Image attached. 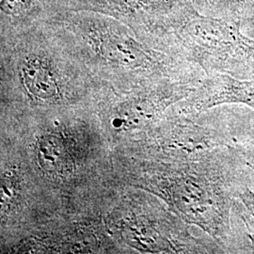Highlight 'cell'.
Instances as JSON below:
<instances>
[{
  "mask_svg": "<svg viewBox=\"0 0 254 254\" xmlns=\"http://www.w3.org/2000/svg\"><path fill=\"white\" fill-rule=\"evenodd\" d=\"M71 0H0L1 27H26L69 10Z\"/></svg>",
  "mask_w": 254,
  "mask_h": 254,
  "instance_id": "3",
  "label": "cell"
},
{
  "mask_svg": "<svg viewBox=\"0 0 254 254\" xmlns=\"http://www.w3.org/2000/svg\"><path fill=\"white\" fill-rule=\"evenodd\" d=\"M241 197H242V200H244V202L247 204V206L254 215V193L251 191H247Z\"/></svg>",
  "mask_w": 254,
  "mask_h": 254,
  "instance_id": "9",
  "label": "cell"
},
{
  "mask_svg": "<svg viewBox=\"0 0 254 254\" xmlns=\"http://www.w3.org/2000/svg\"><path fill=\"white\" fill-rule=\"evenodd\" d=\"M180 2V0H71L69 10L91 11L113 17L143 38Z\"/></svg>",
  "mask_w": 254,
  "mask_h": 254,
  "instance_id": "2",
  "label": "cell"
},
{
  "mask_svg": "<svg viewBox=\"0 0 254 254\" xmlns=\"http://www.w3.org/2000/svg\"><path fill=\"white\" fill-rule=\"evenodd\" d=\"M112 120L113 127L117 129H134L142 127L154 116V105L146 99L127 102L123 105Z\"/></svg>",
  "mask_w": 254,
  "mask_h": 254,
  "instance_id": "6",
  "label": "cell"
},
{
  "mask_svg": "<svg viewBox=\"0 0 254 254\" xmlns=\"http://www.w3.org/2000/svg\"><path fill=\"white\" fill-rule=\"evenodd\" d=\"M129 241L137 249L155 252L156 250H162L164 247L163 239L152 229L141 224H130L125 229L124 232Z\"/></svg>",
  "mask_w": 254,
  "mask_h": 254,
  "instance_id": "8",
  "label": "cell"
},
{
  "mask_svg": "<svg viewBox=\"0 0 254 254\" xmlns=\"http://www.w3.org/2000/svg\"><path fill=\"white\" fill-rule=\"evenodd\" d=\"M172 199L179 211L193 221L208 226L214 218L215 201L207 190L191 179L175 182L171 189Z\"/></svg>",
  "mask_w": 254,
  "mask_h": 254,
  "instance_id": "4",
  "label": "cell"
},
{
  "mask_svg": "<svg viewBox=\"0 0 254 254\" xmlns=\"http://www.w3.org/2000/svg\"><path fill=\"white\" fill-rule=\"evenodd\" d=\"M37 156L41 167L50 174L64 175L73 166L70 150L59 135L42 136L37 144Z\"/></svg>",
  "mask_w": 254,
  "mask_h": 254,
  "instance_id": "5",
  "label": "cell"
},
{
  "mask_svg": "<svg viewBox=\"0 0 254 254\" xmlns=\"http://www.w3.org/2000/svg\"><path fill=\"white\" fill-rule=\"evenodd\" d=\"M243 102L254 108V84L239 83L228 79L215 96L209 100L210 106L223 102Z\"/></svg>",
  "mask_w": 254,
  "mask_h": 254,
  "instance_id": "7",
  "label": "cell"
},
{
  "mask_svg": "<svg viewBox=\"0 0 254 254\" xmlns=\"http://www.w3.org/2000/svg\"><path fill=\"white\" fill-rule=\"evenodd\" d=\"M51 20L64 27L77 54L118 79L143 81L166 73V62L153 45L117 19L66 10Z\"/></svg>",
  "mask_w": 254,
  "mask_h": 254,
  "instance_id": "1",
  "label": "cell"
}]
</instances>
